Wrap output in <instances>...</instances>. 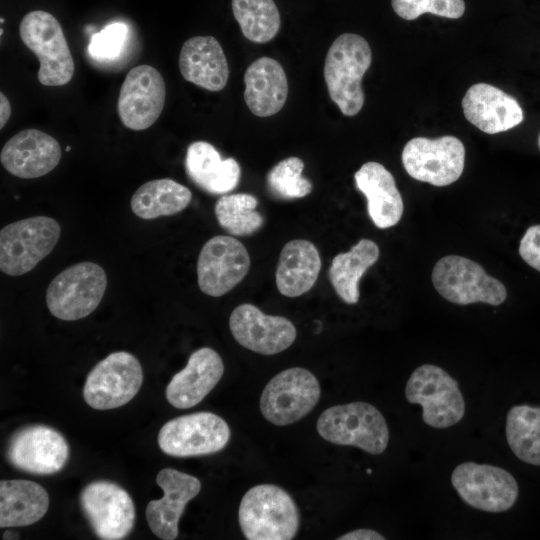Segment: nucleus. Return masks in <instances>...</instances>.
<instances>
[{
    "instance_id": "7",
    "label": "nucleus",
    "mask_w": 540,
    "mask_h": 540,
    "mask_svg": "<svg viewBox=\"0 0 540 540\" xmlns=\"http://www.w3.org/2000/svg\"><path fill=\"white\" fill-rule=\"evenodd\" d=\"M61 234L59 223L33 216L6 225L0 231V269L9 276L30 272L48 256Z\"/></svg>"
},
{
    "instance_id": "16",
    "label": "nucleus",
    "mask_w": 540,
    "mask_h": 540,
    "mask_svg": "<svg viewBox=\"0 0 540 540\" xmlns=\"http://www.w3.org/2000/svg\"><path fill=\"white\" fill-rule=\"evenodd\" d=\"M166 88L160 72L150 65L132 68L121 86L117 112L123 125L140 131L151 127L162 113Z\"/></svg>"
},
{
    "instance_id": "1",
    "label": "nucleus",
    "mask_w": 540,
    "mask_h": 540,
    "mask_svg": "<svg viewBox=\"0 0 540 540\" xmlns=\"http://www.w3.org/2000/svg\"><path fill=\"white\" fill-rule=\"evenodd\" d=\"M238 521L248 540H291L300 527L297 504L274 484L251 487L242 497Z\"/></svg>"
},
{
    "instance_id": "9",
    "label": "nucleus",
    "mask_w": 540,
    "mask_h": 540,
    "mask_svg": "<svg viewBox=\"0 0 540 540\" xmlns=\"http://www.w3.org/2000/svg\"><path fill=\"white\" fill-rule=\"evenodd\" d=\"M320 384L313 373L291 367L276 374L260 396V411L277 426L293 424L306 416L318 403Z\"/></svg>"
},
{
    "instance_id": "10",
    "label": "nucleus",
    "mask_w": 540,
    "mask_h": 540,
    "mask_svg": "<svg viewBox=\"0 0 540 540\" xmlns=\"http://www.w3.org/2000/svg\"><path fill=\"white\" fill-rule=\"evenodd\" d=\"M142 382L143 372L138 359L129 352H113L89 372L83 397L97 410L118 408L134 398Z\"/></svg>"
},
{
    "instance_id": "2",
    "label": "nucleus",
    "mask_w": 540,
    "mask_h": 540,
    "mask_svg": "<svg viewBox=\"0 0 540 540\" xmlns=\"http://www.w3.org/2000/svg\"><path fill=\"white\" fill-rule=\"evenodd\" d=\"M371 61L368 42L357 34L338 36L328 49L324 79L331 100L345 116H355L363 107L365 96L361 81Z\"/></svg>"
},
{
    "instance_id": "35",
    "label": "nucleus",
    "mask_w": 540,
    "mask_h": 540,
    "mask_svg": "<svg viewBox=\"0 0 540 540\" xmlns=\"http://www.w3.org/2000/svg\"><path fill=\"white\" fill-rule=\"evenodd\" d=\"M391 5L405 20H414L424 13L458 19L465 12L464 0H391Z\"/></svg>"
},
{
    "instance_id": "39",
    "label": "nucleus",
    "mask_w": 540,
    "mask_h": 540,
    "mask_svg": "<svg viewBox=\"0 0 540 540\" xmlns=\"http://www.w3.org/2000/svg\"><path fill=\"white\" fill-rule=\"evenodd\" d=\"M11 116V104L3 92L0 93V128L2 129Z\"/></svg>"
},
{
    "instance_id": "18",
    "label": "nucleus",
    "mask_w": 540,
    "mask_h": 540,
    "mask_svg": "<svg viewBox=\"0 0 540 540\" xmlns=\"http://www.w3.org/2000/svg\"><path fill=\"white\" fill-rule=\"evenodd\" d=\"M229 328L241 346L262 355H274L286 350L297 335L289 319L267 315L249 303L241 304L232 311Z\"/></svg>"
},
{
    "instance_id": "13",
    "label": "nucleus",
    "mask_w": 540,
    "mask_h": 540,
    "mask_svg": "<svg viewBox=\"0 0 540 540\" xmlns=\"http://www.w3.org/2000/svg\"><path fill=\"white\" fill-rule=\"evenodd\" d=\"M401 159L406 172L415 180L447 186L463 172L465 148L451 135L435 139L415 137L404 146Z\"/></svg>"
},
{
    "instance_id": "22",
    "label": "nucleus",
    "mask_w": 540,
    "mask_h": 540,
    "mask_svg": "<svg viewBox=\"0 0 540 540\" xmlns=\"http://www.w3.org/2000/svg\"><path fill=\"white\" fill-rule=\"evenodd\" d=\"M223 373L220 355L212 348H200L190 355L185 368L172 377L166 387V398L175 408H191L212 391Z\"/></svg>"
},
{
    "instance_id": "17",
    "label": "nucleus",
    "mask_w": 540,
    "mask_h": 540,
    "mask_svg": "<svg viewBox=\"0 0 540 540\" xmlns=\"http://www.w3.org/2000/svg\"><path fill=\"white\" fill-rule=\"evenodd\" d=\"M7 459L15 468L37 475L59 472L69 458V445L55 429L31 425L18 430L10 439Z\"/></svg>"
},
{
    "instance_id": "4",
    "label": "nucleus",
    "mask_w": 540,
    "mask_h": 540,
    "mask_svg": "<svg viewBox=\"0 0 540 540\" xmlns=\"http://www.w3.org/2000/svg\"><path fill=\"white\" fill-rule=\"evenodd\" d=\"M19 34L24 45L40 62L37 73L44 86H62L70 82L75 64L59 21L49 12H28L21 20Z\"/></svg>"
},
{
    "instance_id": "36",
    "label": "nucleus",
    "mask_w": 540,
    "mask_h": 540,
    "mask_svg": "<svg viewBox=\"0 0 540 540\" xmlns=\"http://www.w3.org/2000/svg\"><path fill=\"white\" fill-rule=\"evenodd\" d=\"M126 36L125 24L121 22L109 24L91 37L88 52L96 59H114L121 53Z\"/></svg>"
},
{
    "instance_id": "23",
    "label": "nucleus",
    "mask_w": 540,
    "mask_h": 540,
    "mask_svg": "<svg viewBox=\"0 0 540 540\" xmlns=\"http://www.w3.org/2000/svg\"><path fill=\"white\" fill-rule=\"evenodd\" d=\"M183 78L209 91H221L229 78V67L220 43L213 36L186 40L179 54Z\"/></svg>"
},
{
    "instance_id": "26",
    "label": "nucleus",
    "mask_w": 540,
    "mask_h": 540,
    "mask_svg": "<svg viewBox=\"0 0 540 540\" xmlns=\"http://www.w3.org/2000/svg\"><path fill=\"white\" fill-rule=\"evenodd\" d=\"M185 169L195 185L214 195L235 189L241 175L240 166L234 158L222 159L217 149L206 141H195L188 146Z\"/></svg>"
},
{
    "instance_id": "5",
    "label": "nucleus",
    "mask_w": 540,
    "mask_h": 540,
    "mask_svg": "<svg viewBox=\"0 0 540 540\" xmlns=\"http://www.w3.org/2000/svg\"><path fill=\"white\" fill-rule=\"evenodd\" d=\"M405 397L409 403L421 406L422 419L432 428L451 427L465 414L458 382L433 364H423L412 372L406 383Z\"/></svg>"
},
{
    "instance_id": "34",
    "label": "nucleus",
    "mask_w": 540,
    "mask_h": 540,
    "mask_svg": "<svg viewBox=\"0 0 540 540\" xmlns=\"http://www.w3.org/2000/svg\"><path fill=\"white\" fill-rule=\"evenodd\" d=\"M303 161L288 157L278 162L267 174V186L271 194L281 199L303 198L311 193L312 184L302 176Z\"/></svg>"
},
{
    "instance_id": "28",
    "label": "nucleus",
    "mask_w": 540,
    "mask_h": 540,
    "mask_svg": "<svg viewBox=\"0 0 540 540\" xmlns=\"http://www.w3.org/2000/svg\"><path fill=\"white\" fill-rule=\"evenodd\" d=\"M48 507V493L38 483L24 479L1 480V528L31 525L46 514Z\"/></svg>"
},
{
    "instance_id": "12",
    "label": "nucleus",
    "mask_w": 540,
    "mask_h": 540,
    "mask_svg": "<svg viewBox=\"0 0 540 540\" xmlns=\"http://www.w3.org/2000/svg\"><path fill=\"white\" fill-rule=\"evenodd\" d=\"M451 483L467 505L490 513L509 510L519 494L513 475L490 464L461 463L453 470Z\"/></svg>"
},
{
    "instance_id": "32",
    "label": "nucleus",
    "mask_w": 540,
    "mask_h": 540,
    "mask_svg": "<svg viewBox=\"0 0 540 540\" xmlns=\"http://www.w3.org/2000/svg\"><path fill=\"white\" fill-rule=\"evenodd\" d=\"M233 15L245 38L266 43L278 33L281 20L273 0H232Z\"/></svg>"
},
{
    "instance_id": "29",
    "label": "nucleus",
    "mask_w": 540,
    "mask_h": 540,
    "mask_svg": "<svg viewBox=\"0 0 540 540\" xmlns=\"http://www.w3.org/2000/svg\"><path fill=\"white\" fill-rule=\"evenodd\" d=\"M380 255L378 245L370 239H361L348 252L337 254L329 267V280L337 295L347 304L359 300V281Z\"/></svg>"
},
{
    "instance_id": "11",
    "label": "nucleus",
    "mask_w": 540,
    "mask_h": 540,
    "mask_svg": "<svg viewBox=\"0 0 540 540\" xmlns=\"http://www.w3.org/2000/svg\"><path fill=\"white\" fill-rule=\"evenodd\" d=\"M230 428L211 412L182 415L166 422L158 433V445L173 457L209 455L222 450L230 439Z\"/></svg>"
},
{
    "instance_id": "27",
    "label": "nucleus",
    "mask_w": 540,
    "mask_h": 540,
    "mask_svg": "<svg viewBox=\"0 0 540 540\" xmlns=\"http://www.w3.org/2000/svg\"><path fill=\"white\" fill-rule=\"evenodd\" d=\"M321 258L316 246L305 239L286 243L276 268V286L286 297H298L308 292L317 281Z\"/></svg>"
},
{
    "instance_id": "8",
    "label": "nucleus",
    "mask_w": 540,
    "mask_h": 540,
    "mask_svg": "<svg viewBox=\"0 0 540 540\" xmlns=\"http://www.w3.org/2000/svg\"><path fill=\"white\" fill-rule=\"evenodd\" d=\"M432 282L443 298L458 305L483 302L497 306L507 297L506 288L498 279L488 275L480 264L459 255L438 260L432 270Z\"/></svg>"
},
{
    "instance_id": "24",
    "label": "nucleus",
    "mask_w": 540,
    "mask_h": 540,
    "mask_svg": "<svg viewBox=\"0 0 540 540\" xmlns=\"http://www.w3.org/2000/svg\"><path fill=\"white\" fill-rule=\"evenodd\" d=\"M356 186L367 199L369 217L377 228L396 225L404 204L393 175L380 163H364L354 174Z\"/></svg>"
},
{
    "instance_id": "42",
    "label": "nucleus",
    "mask_w": 540,
    "mask_h": 540,
    "mask_svg": "<svg viewBox=\"0 0 540 540\" xmlns=\"http://www.w3.org/2000/svg\"><path fill=\"white\" fill-rule=\"evenodd\" d=\"M538 145H539V148H540V135H539V138H538Z\"/></svg>"
},
{
    "instance_id": "31",
    "label": "nucleus",
    "mask_w": 540,
    "mask_h": 540,
    "mask_svg": "<svg viewBox=\"0 0 540 540\" xmlns=\"http://www.w3.org/2000/svg\"><path fill=\"white\" fill-rule=\"evenodd\" d=\"M505 434L518 459L540 466V407L528 404L511 407L506 416Z\"/></svg>"
},
{
    "instance_id": "40",
    "label": "nucleus",
    "mask_w": 540,
    "mask_h": 540,
    "mask_svg": "<svg viewBox=\"0 0 540 540\" xmlns=\"http://www.w3.org/2000/svg\"><path fill=\"white\" fill-rule=\"evenodd\" d=\"M18 535L16 533H14L13 531H6L4 534H3V539H17Z\"/></svg>"
},
{
    "instance_id": "20",
    "label": "nucleus",
    "mask_w": 540,
    "mask_h": 540,
    "mask_svg": "<svg viewBox=\"0 0 540 540\" xmlns=\"http://www.w3.org/2000/svg\"><path fill=\"white\" fill-rule=\"evenodd\" d=\"M59 142L38 129H25L12 136L3 146L0 161L12 175L33 179L51 172L60 162Z\"/></svg>"
},
{
    "instance_id": "38",
    "label": "nucleus",
    "mask_w": 540,
    "mask_h": 540,
    "mask_svg": "<svg viewBox=\"0 0 540 540\" xmlns=\"http://www.w3.org/2000/svg\"><path fill=\"white\" fill-rule=\"evenodd\" d=\"M385 537L373 529L361 528L341 535L337 540H384Z\"/></svg>"
},
{
    "instance_id": "14",
    "label": "nucleus",
    "mask_w": 540,
    "mask_h": 540,
    "mask_svg": "<svg viewBox=\"0 0 540 540\" xmlns=\"http://www.w3.org/2000/svg\"><path fill=\"white\" fill-rule=\"evenodd\" d=\"M80 503L98 538L120 540L132 531L134 503L118 484L105 480L93 481L82 489Z\"/></svg>"
},
{
    "instance_id": "41",
    "label": "nucleus",
    "mask_w": 540,
    "mask_h": 540,
    "mask_svg": "<svg viewBox=\"0 0 540 540\" xmlns=\"http://www.w3.org/2000/svg\"><path fill=\"white\" fill-rule=\"evenodd\" d=\"M71 147L70 146H67L66 147V151H70Z\"/></svg>"
},
{
    "instance_id": "21",
    "label": "nucleus",
    "mask_w": 540,
    "mask_h": 540,
    "mask_svg": "<svg viewBox=\"0 0 540 540\" xmlns=\"http://www.w3.org/2000/svg\"><path fill=\"white\" fill-rule=\"evenodd\" d=\"M462 107L466 119L487 134L507 131L524 118L514 97L487 83L470 86L462 99Z\"/></svg>"
},
{
    "instance_id": "6",
    "label": "nucleus",
    "mask_w": 540,
    "mask_h": 540,
    "mask_svg": "<svg viewBox=\"0 0 540 540\" xmlns=\"http://www.w3.org/2000/svg\"><path fill=\"white\" fill-rule=\"evenodd\" d=\"M106 287L107 276L100 265L79 262L53 278L46 291V304L50 313L60 320H79L98 307Z\"/></svg>"
},
{
    "instance_id": "25",
    "label": "nucleus",
    "mask_w": 540,
    "mask_h": 540,
    "mask_svg": "<svg viewBox=\"0 0 540 540\" xmlns=\"http://www.w3.org/2000/svg\"><path fill=\"white\" fill-rule=\"evenodd\" d=\"M244 99L256 116L268 117L278 113L288 95V82L280 63L269 57L252 62L244 74Z\"/></svg>"
},
{
    "instance_id": "33",
    "label": "nucleus",
    "mask_w": 540,
    "mask_h": 540,
    "mask_svg": "<svg viewBox=\"0 0 540 540\" xmlns=\"http://www.w3.org/2000/svg\"><path fill=\"white\" fill-rule=\"evenodd\" d=\"M256 197L246 193L221 196L214 212L219 225L233 236H248L263 225L262 215L255 210Z\"/></svg>"
},
{
    "instance_id": "3",
    "label": "nucleus",
    "mask_w": 540,
    "mask_h": 540,
    "mask_svg": "<svg viewBox=\"0 0 540 540\" xmlns=\"http://www.w3.org/2000/svg\"><path fill=\"white\" fill-rule=\"evenodd\" d=\"M316 429L330 443L357 447L372 455L383 453L389 442L384 416L375 406L363 401L327 408L319 416Z\"/></svg>"
},
{
    "instance_id": "37",
    "label": "nucleus",
    "mask_w": 540,
    "mask_h": 540,
    "mask_svg": "<svg viewBox=\"0 0 540 540\" xmlns=\"http://www.w3.org/2000/svg\"><path fill=\"white\" fill-rule=\"evenodd\" d=\"M519 254L529 266L540 272V224L525 231L520 240Z\"/></svg>"
},
{
    "instance_id": "15",
    "label": "nucleus",
    "mask_w": 540,
    "mask_h": 540,
    "mask_svg": "<svg viewBox=\"0 0 540 540\" xmlns=\"http://www.w3.org/2000/svg\"><path fill=\"white\" fill-rule=\"evenodd\" d=\"M250 263L248 251L238 239L225 235L210 238L197 260L200 290L212 297L223 296L247 275Z\"/></svg>"
},
{
    "instance_id": "19",
    "label": "nucleus",
    "mask_w": 540,
    "mask_h": 540,
    "mask_svg": "<svg viewBox=\"0 0 540 540\" xmlns=\"http://www.w3.org/2000/svg\"><path fill=\"white\" fill-rule=\"evenodd\" d=\"M157 485L163 490L161 499L152 500L146 507V520L151 531L163 540L177 538L178 522L187 503L201 490L198 478L172 468L160 470Z\"/></svg>"
},
{
    "instance_id": "30",
    "label": "nucleus",
    "mask_w": 540,
    "mask_h": 540,
    "mask_svg": "<svg viewBox=\"0 0 540 540\" xmlns=\"http://www.w3.org/2000/svg\"><path fill=\"white\" fill-rule=\"evenodd\" d=\"M192 193L170 178L155 179L141 185L131 198V210L141 219L152 220L183 211L191 202Z\"/></svg>"
}]
</instances>
